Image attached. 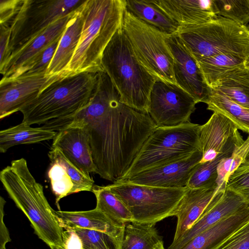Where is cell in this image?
Returning a JSON list of instances; mask_svg holds the SVG:
<instances>
[{
	"instance_id": "cell-34",
	"label": "cell",
	"mask_w": 249,
	"mask_h": 249,
	"mask_svg": "<svg viewBox=\"0 0 249 249\" xmlns=\"http://www.w3.org/2000/svg\"><path fill=\"white\" fill-rule=\"evenodd\" d=\"M249 150V136L241 146L237 148L231 155L223 159L217 167V178L216 181L218 190H224L230 175L243 163Z\"/></svg>"
},
{
	"instance_id": "cell-35",
	"label": "cell",
	"mask_w": 249,
	"mask_h": 249,
	"mask_svg": "<svg viewBox=\"0 0 249 249\" xmlns=\"http://www.w3.org/2000/svg\"><path fill=\"white\" fill-rule=\"evenodd\" d=\"M217 16L242 25L249 23V0H214Z\"/></svg>"
},
{
	"instance_id": "cell-10",
	"label": "cell",
	"mask_w": 249,
	"mask_h": 249,
	"mask_svg": "<svg viewBox=\"0 0 249 249\" xmlns=\"http://www.w3.org/2000/svg\"><path fill=\"white\" fill-rule=\"evenodd\" d=\"M139 62L155 78L177 85L174 57L167 35L136 18L126 9L122 25Z\"/></svg>"
},
{
	"instance_id": "cell-21",
	"label": "cell",
	"mask_w": 249,
	"mask_h": 249,
	"mask_svg": "<svg viewBox=\"0 0 249 249\" xmlns=\"http://www.w3.org/2000/svg\"><path fill=\"white\" fill-rule=\"evenodd\" d=\"M218 190L188 188L175 212L177 224L172 243L178 241L197 221Z\"/></svg>"
},
{
	"instance_id": "cell-43",
	"label": "cell",
	"mask_w": 249,
	"mask_h": 249,
	"mask_svg": "<svg viewBox=\"0 0 249 249\" xmlns=\"http://www.w3.org/2000/svg\"><path fill=\"white\" fill-rule=\"evenodd\" d=\"M50 248L51 249H65L64 247L61 246H53Z\"/></svg>"
},
{
	"instance_id": "cell-2",
	"label": "cell",
	"mask_w": 249,
	"mask_h": 249,
	"mask_svg": "<svg viewBox=\"0 0 249 249\" xmlns=\"http://www.w3.org/2000/svg\"><path fill=\"white\" fill-rule=\"evenodd\" d=\"M125 0H86L82 5L80 38L65 77L104 71L101 61L106 47L122 27Z\"/></svg>"
},
{
	"instance_id": "cell-37",
	"label": "cell",
	"mask_w": 249,
	"mask_h": 249,
	"mask_svg": "<svg viewBox=\"0 0 249 249\" xmlns=\"http://www.w3.org/2000/svg\"><path fill=\"white\" fill-rule=\"evenodd\" d=\"M226 188L239 195L249 206V164L242 163L231 173Z\"/></svg>"
},
{
	"instance_id": "cell-24",
	"label": "cell",
	"mask_w": 249,
	"mask_h": 249,
	"mask_svg": "<svg viewBox=\"0 0 249 249\" xmlns=\"http://www.w3.org/2000/svg\"><path fill=\"white\" fill-rule=\"evenodd\" d=\"M249 219V206L197 234L179 249H212Z\"/></svg>"
},
{
	"instance_id": "cell-23",
	"label": "cell",
	"mask_w": 249,
	"mask_h": 249,
	"mask_svg": "<svg viewBox=\"0 0 249 249\" xmlns=\"http://www.w3.org/2000/svg\"><path fill=\"white\" fill-rule=\"evenodd\" d=\"M60 225L65 230L82 228L102 231L118 235L124 233V225L117 224L96 209L86 211L54 210Z\"/></svg>"
},
{
	"instance_id": "cell-39",
	"label": "cell",
	"mask_w": 249,
	"mask_h": 249,
	"mask_svg": "<svg viewBox=\"0 0 249 249\" xmlns=\"http://www.w3.org/2000/svg\"><path fill=\"white\" fill-rule=\"evenodd\" d=\"M62 241L65 249H83L81 239L73 229H66L63 231Z\"/></svg>"
},
{
	"instance_id": "cell-19",
	"label": "cell",
	"mask_w": 249,
	"mask_h": 249,
	"mask_svg": "<svg viewBox=\"0 0 249 249\" xmlns=\"http://www.w3.org/2000/svg\"><path fill=\"white\" fill-rule=\"evenodd\" d=\"M74 12L52 24L11 57L4 67L0 69V73L2 75L0 81L17 78L19 72L25 66L53 42L61 37Z\"/></svg>"
},
{
	"instance_id": "cell-31",
	"label": "cell",
	"mask_w": 249,
	"mask_h": 249,
	"mask_svg": "<svg viewBox=\"0 0 249 249\" xmlns=\"http://www.w3.org/2000/svg\"><path fill=\"white\" fill-rule=\"evenodd\" d=\"M161 240L155 225L131 222L124 225L122 249H153Z\"/></svg>"
},
{
	"instance_id": "cell-32",
	"label": "cell",
	"mask_w": 249,
	"mask_h": 249,
	"mask_svg": "<svg viewBox=\"0 0 249 249\" xmlns=\"http://www.w3.org/2000/svg\"><path fill=\"white\" fill-rule=\"evenodd\" d=\"M81 239L83 249H122L124 233L114 235L102 231L73 229Z\"/></svg>"
},
{
	"instance_id": "cell-14",
	"label": "cell",
	"mask_w": 249,
	"mask_h": 249,
	"mask_svg": "<svg viewBox=\"0 0 249 249\" xmlns=\"http://www.w3.org/2000/svg\"><path fill=\"white\" fill-rule=\"evenodd\" d=\"M167 42L174 57L173 71L178 86L198 103L205 102L210 92L197 61L184 46L177 34L168 36Z\"/></svg>"
},
{
	"instance_id": "cell-8",
	"label": "cell",
	"mask_w": 249,
	"mask_h": 249,
	"mask_svg": "<svg viewBox=\"0 0 249 249\" xmlns=\"http://www.w3.org/2000/svg\"><path fill=\"white\" fill-rule=\"evenodd\" d=\"M177 35L197 61L222 53L249 55V26L220 16L203 24L180 27Z\"/></svg>"
},
{
	"instance_id": "cell-4",
	"label": "cell",
	"mask_w": 249,
	"mask_h": 249,
	"mask_svg": "<svg viewBox=\"0 0 249 249\" xmlns=\"http://www.w3.org/2000/svg\"><path fill=\"white\" fill-rule=\"evenodd\" d=\"M101 65L118 91L121 102L148 113L151 91L157 79L139 62L122 27L104 50Z\"/></svg>"
},
{
	"instance_id": "cell-13",
	"label": "cell",
	"mask_w": 249,
	"mask_h": 249,
	"mask_svg": "<svg viewBox=\"0 0 249 249\" xmlns=\"http://www.w3.org/2000/svg\"><path fill=\"white\" fill-rule=\"evenodd\" d=\"M236 125L223 114L213 112L208 121L200 125V142L202 158L200 163L222 156H231L244 142Z\"/></svg>"
},
{
	"instance_id": "cell-28",
	"label": "cell",
	"mask_w": 249,
	"mask_h": 249,
	"mask_svg": "<svg viewBox=\"0 0 249 249\" xmlns=\"http://www.w3.org/2000/svg\"><path fill=\"white\" fill-rule=\"evenodd\" d=\"M205 103L207 105V109L223 114L231 120L238 129L249 134V109L210 88Z\"/></svg>"
},
{
	"instance_id": "cell-30",
	"label": "cell",
	"mask_w": 249,
	"mask_h": 249,
	"mask_svg": "<svg viewBox=\"0 0 249 249\" xmlns=\"http://www.w3.org/2000/svg\"><path fill=\"white\" fill-rule=\"evenodd\" d=\"M91 192L96 198V208L113 222L120 225L132 222V214L129 210L107 186L94 185Z\"/></svg>"
},
{
	"instance_id": "cell-38",
	"label": "cell",
	"mask_w": 249,
	"mask_h": 249,
	"mask_svg": "<svg viewBox=\"0 0 249 249\" xmlns=\"http://www.w3.org/2000/svg\"><path fill=\"white\" fill-rule=\"evenodd\" d=\"M212 249H249V219Z\"/></svg>"
},
{
	"instance_id": "cell-42",
	"label": "cell",
	"mask_w": 249,
	"mask_h": 249,
	"mask_svg": "<svg viewBox=\"0 0 249 249\" xmlns=\"http://www.w3.org/2000/svg\"><path fill=\"white\" fill-rule=\"evenodd\" d=\"M243 163L249 164V150L245 157Z\"/></svg>"
},
{
	"instance_id": "cell-29",
	"label": "cell",
	"mask_w": 249,
	"mask_h": 249,
	"mask_svg": "<svg viewBox=\"0 0 249 249\" xmlns=\"http://www.w3.org/2000/svg\"><path fill=\"white\" fill-rule=\"evenodd\" d=\"M204 80L210 88L221 74L249 64V55L237 53H222L197 61Z\"/></svg>"
},
{
	"instance_id": "cell-40",
	"label": "cell",
	"mask_w": 249,
	"mask_h": 249,
	"mask_svg": "<svg viewBox=\"0 0 249 249\" xmlns=\"http://www.w3.org/2000/svg\"><path fill=\"white\" fill-rule=\"evenodd\" d=\"M5 200L2 197H0V249H6V245L11 241L10 237L9 231L4 221V206Z\"/></svg>"
},
{
	"instance_id": "cell-22",
	"label": "cell",
	"mask_w": 249,
	"mask_h": 249,
	"mask_svg": "<svg viewBox=\"0 0 249 249\" xmlns=\"http://www.w3.org/2000/svg\"><path fill=\"white\" fill-rule=\"evenodd\" d=\"M83 3L74 12L68 22L50 64L47 75L65 77L66 71L80 38L84 21L82 13Z\"/></svg>"
},
{
	"instance_id": "cell-36",
	"label": "cell",
	"mask_w": 249,
	"mask_h": 249,
	"mask_svg": "<svg viewBox=\"0 0 249 249\" xmlns=\"http://www.w3.org/2000/svg\"><path fill=\"white\" fill-rule=\"evenodd\" d=\"M61 36L53 42L25 66L19 72L17 78L46 74Z\"/></svg>"
},
{
	"instance_id": "cell-1",
	"label": "cell",
	"mask_w": 249,
	"mask_h": 249,
	"mask_svg": "<svg viewBox=\"0 0 249 249\" xmlns=\"http://www.w3.org/2000/svg\"><path fill=\"white\" fill-rule=\"evenodd\" d=\"M83 124L88 133L96 174L113 182L127 172L142 145L157 127L147 112L122 103L104 71L97 72L89 104L71 118Z\"/></svg>"
},
{
	"instance_id": "cell-25",
	"label": "cell",
	"mask_w": 249,
	"mask_h": 249,
	"mask_svg": "<svg viewBox=\"0 0 249 249\" xmlns=\"http://www.w3.org/2000/svg\"><path fill=\"white\" fill-rule=\"evenodd\" d=\"M249 109V66H241L220 75L210 87Z\"/></svg>"
},
{
	"instance_id": "cell-33",
	"label": "cell",
	"mask_w": 249,
	"mask_h": 249,
	"mask_svg": "<svg viewBox=\"0 0 249 249\" xmlns=\"http://www.w3.org/2000/svg\"><path fill=\"white\" fill-rule=\"evenodd\" d=\"M229 157L222 156L211 161L199 163L191 176L187 187L217 188L216 181L218 164L223 159Z\"/></svg>"
},
{
	"instance_id": "cell-7",
	"label": "cell",
	"mask_w": 249,
	"mask_h": 249,
	"mask_svg": "<svg viewBox=\"0 0 249 249\" xmlns=\"http://www.w3.org/2000/svg\"><path fill=\"white\" fill-rule=\"evenodd\" d=\"M200 125L189 122L176 126L157 127L120 180L182 160L201 150Z\"/></svg>"
},
{
	"instance_id": "cell-5",
	"label": "cell",
	"mask_w": 249,
	"mask_h": 249,
	"mask_svg": "<svg viewBox=\"0 0 249 249\" xmlns=\"http://www.w3.org/2000/svg\"><path fill=\"white\" fill-rule=\"evenodd\" d=\"M97 72H82L61 77L46 87L21 110L22 122L45 124L74 116L90 102Z\"/></svg>"
},
{
	"instance_id": "cell-44",
	"label": "cell",
	"mask_w": 249,
	"mask_h": 249,
	"mask_svg": "<svg viewBox=\"0 0 249 249\" xmlns=\"http://www.w3.org/2000/svg\"><path fill=\"white\" fill-rule=\"evenodd\" d=\"M248 66H249V64H248Z\"/></svg>"
},
{
	"instance_id": "cell-17",
	"label": "cell",
	"mask_w": 249,
	"mask_h": 249,
	"mask_svg": "<svg viewBox=\"0 0 249 249\" xmlns=\"http://www.w3.org/2000/svg\"><path fill=\"white\" fill-rule=\"evenodd\" d=\"M202 158L201 150L188 158L165 165L143 171L124 179L129 183L167 188L187 187L189 180Z\"/></svg>"
},
{
	"instance_id": "cell-3",
	"label": "cell",
	"mask_w": 249,
	"mask_h": 249,
	"mask_svg": "<svg viewBox=\"0 0 249 249\" xmlns=\"http://www.w3.org/2000/svg\"><path fill=\"white\" fill-rule=\"evenodd\" d=\"M4 189L31 222L35 233L50 247L63 246V228L24 158L12 160L0 173Z\"/></svg>"
},
{
	"instance_id": "cell-18",
	"label": "cell",
	"mask_w": 249,
	"mask_h": 249,
	"mask_svg": "<svg viewBox=\"0 0 249 249\" xmlns=\"http://www.w3.org/2000/svg\"><path fill=\"white\" fill-rule=\"evenodd\" d=\"M248 206L234 192L226 188L218 190L197 221L167 249H180L197 234Z\"/></svg>"
},
{
	"instance_id": "cell-6",
	"label": "cell",
	"mask_w": 249,
	"mask_h": 249,
	"mask_svg": "<svg viewBox=\"0 0 249 249\" xmlns=\"http://www.w3.org/2000/svg\"><path fill=\"white\" fill-rule=\"evenodd\" d=\"M86 0H17L8 17L0 20V26L10 30L5 58L0 69L21 48L50 25L78 8Z\"/></svg>"
},
{
	"instance_id": "cell-16",
	"label": "cell",
	"mask_w": 249,
	"mask_h": 249,
	"mask_svg": "<svg viewBox=\"0 0 249 249\" xmlns=\"http://www.w3.org/2000/svg\"><path fill=\"white\" fill-rule=\"evenodd\" d=\"M51 161L48 172L52 190L59 206L61 199L82 191H92L94 181L71 163L57 148L48 152Z\"/></svg>"
},
{
	"instance_id": "cell-27",
	"label": "cell",
	"mask_w": 249,
	"mask_h": 249,
	"mask_svg": "<svg viewBox=\"0 0 249 249\" xmlns=\"http://www.w3.org/2000/svg\"><path fill=\"white\" fill-rule=\"evenodd\" d=\"M57 132L41 127H33L24 123L0 131V152L22 144H32L53 139Z\"/></svg>"
},
{
	"instance_id": "cell-11",
	"label": "cell",
	"mask_w": 249,
	"mask_h": 249,
	"mask_svg": "<svg viewBox=\"0 0 249 249\" xmlns=\"http://www.w3.org/2000/svg\"><path fill=\"white\" fill-rule=\"evenodd\" d=\"M197 103L177 85L157 79L152 89L148 113L157 127L190 122Z\"/></svg>"
},
{
	"instance_id": "cell-41",
	"label": "cell",
	"mask_w": 249,
	"mask_h": 249,
	"mask_svg": "<svg viewBox=\"0 0 249 249\" xmlns=\"http://www.w3.org/2000/svg\"><path fill=\"white\" fill-rule=\"evenodd\" d=\"M153 249H165L162 240L160 241Z\"/></svg>"
},
{
	"instance_id": "cell-9",
	"label": "cell",
	"mask_w": 249,
	"mask_h": 249,
	"mask_svg": "<svg viewBox=\"0 0 249 249\" xmlns=\"http://www.w3.org/2000/svg\"><path fill=\"white\" fill-rule=\"evenodd\" d=\"M107 186L129 210L132 222L150 225L175 216L177 208L188 189V187L148 186L123 180Z\"/></svg>"
},
{
	"instance_id": "cell-20",
	"label": "cell",
	"mask_w": 249,
	"mask_h": 249,
	"mask_svg": "<svg viewBox=\"0 0 249 249\" xmlns=\"http://www.w3.org/2000/svg\"><path fill=\"white\" fill-rule=\"evenodd\" d=\"M180 27L207 23L217 16L214 0H153Z\"/></svg>"
},
{
	"instance_id": "cell-15",
	"label": "cell",
	"mask_w": 249,
	"mask_h": 249,
	"mask_svg": "<svg viewBox=\"0 0 249 249\" xmlns=\"http://www.w3.org/2000/svg\"><path fill=\"white\" fill-rule=\"evenodd\" d=\"M61 77L42 74L0 81V119L20 111L46 87Z\"/></svg>"
},
{
	"instance_id": "cell-26",
	"label": "cell",
	"mask_w": 249,
	"mask_h": 249,
	"mask_svg": "<svg viewBox=\"0 0 249 249\" xmlns=\"http://www.w3.org/2000/svg\"><path fill=\"white\" fill-rule=\"evenodd\" d=\"M125 8L138 18L167 35L177 34L179 31L180 26L153 0H125Z\"/></svg>"
},
{
	"instance_id": "cell-12",
	"label": "cell",
	"mask_w": 249,
	"mask_h": 249,
	"mask_svg": "<svg viewBox=\"0 0 249 249\" xmlns=\"http://www.w3.org/2000/svg\"><path fill=\"white\" fill-rule=\"evenodd\" d=\"M44 128L58 130L52 147L58 149L79 170L90 177L96 174L88 132L81 122L75 120H53L44 124Z\"/></svg>"
}]
</instances>
